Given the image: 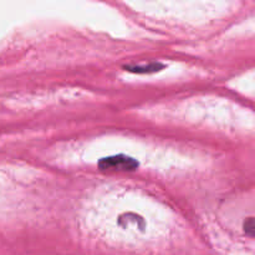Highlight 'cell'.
Returning a JSON list of instances; mask_svg holds the SVG:
<instances>
[{"label":"cell","instance_id":"cell-1","mask_svg":"<svg viewBox=\"0 0 255 255\" xmlns=\"http://www.w3.org/2000/svg\"><path fill=\"white\" fill-rule=\"evenodd\" d=\"M97 166L101 172H133L138 168L139 163L126 154H116L101 158Z\"/></svg>","mask_w":255,"mask_h":255},{"label":"cell","instance_id":"cell-2","mask_svg":"<svg viewBox=\"0 0 255 255\" xmlns=\"http://www.w3.org/2000/svg\"><path fill=\"white\" fill-rule=\"evenodd\" d=\"M163 67L164 64H161V62H148L143 65H126L124 69L134 74H152V72L161 71Z\"/></svg>","mask_w":255,"mask_h":255},{"label":"cell","instance_id":"cell-3","mask_svg":"<svg viewBox=\"0 0 255 255\" xmlns=\"http://www.w3.org/2000/svg\"><path fill=\"white\" fill-rule=\"evenodd\" d=\"M244 233L248 234L249 237H254V231H255V223H254V218L253 217H249L248 219H246L244 222Z\"/></svg>","mask_w":255,"mask_h":255}]
</instances>
